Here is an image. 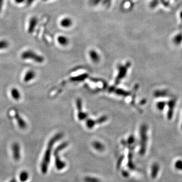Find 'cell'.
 <instances>
[{
  "label": "cell",
  "instance_id": "cell-1",
  "mask_svg": "<svg viewBox=\"0 0 182 182\" xmlns=\"http://www.w3.org/2000/svg\"><path fill=\"white\" fill-rule=\"evenodd\" d=\"M60 137V134L57 135L54 137H53V138H52L49 144H48V147L46 151V153H45V156H44L42 165V171L43 173H45L47 171V164H48V161H49L51 149L52 146L53 145L54 143H55V141L59 139Z\"/></svg>",
  "mask_w": 182,
  "mask_h": 182
},
{
  "label": "cell",
  "instance_id": "cell-2",
  "mask_svg": "<svg viewBox=\"0 0 182 182\" xmlns=\"http://www.w3.org/2000/svg\"><path fill=\"white\" fill-rule=\"evenodd\" d=\"M21 57L22 59L32 60L36 63H40L44 61V58L32 50L25 51L21 54Z\"/></svg>",
  "mask_w": 182,
  "mask_h": 182
},
{
  "label": "cell",
  "instance_id": "cell-3",
  "mask_svg": "<svg viewBox=\"0 0 182 182\" xmlns=\"http://www.w3.org/2000/svg\"><path fill=\"white\" fill-rule=\"evenodd\" d=\"M10 114L17 121L19 127L22 129H25L27 127V123L19 115V113L15 110H12L10 111Z\"/></svg>",
  "mask_w": 182,
  "mask_h": 182
},
{
  "label": "cell",
  "instance_id": "cell-4",
  "mask_svg": "<svg viewBox=\"0 0 182 182\" xmlns=\"http://www.w3.org/2000/svg\"><path fill=\"white\" fill-rule=\"evenodd\" d=\"M12 150L13 152V156L15 161H19L21 157L20 147L18 143H14L12 146Z\"/></svg>",
  "mask_w": 182,
  "mask_h": 182
},
{
  "label": "cell",
  "instance_id": "cell-5",
  "mask_svg": "<svg viewBox=\"0 0 182 182\" xmlns=\"http://www.w3.org/2000/svg\"><path fill=\"white\" fill-rule=\"evenodd\" d=\"M38 24V19L36 17H32L29 20L28 25V33H32L35 31Z\"/></svg>",
  "mask_w": 182,
  "mask_h": 182
},
{
  "label": "cell",
  "instance_id": "cell-6",
  "mask_svg": "<svg viewBox=\"0 0 182 182\" xmlns=\"http://www.w3.org/2000/svg\"><path fill=\"white\" fill-rule=\"evenodd\" d=\"M129 66V64L126 66H120L119 68V75L117 76V79L116 80V83L118 84L120 80H122L126 75L127 72V68Z\"/></svg>",
  "mask_w": 182,
  "mask_h": 182
},
{
  "label": "cell",
  "instance_id": "cell-7",
  "mask_svg": "<svg viewBox=\"0 0 182 182\" xmlns=\"http://www.w3.org/2000/svg\"><path fill=\"white\" fill-rule=\"evenodd\" d=\"M72 25H73V21L70 18L68 17L63 18L60 21V26L65 28H70Z\"/></svg>",
  "mask_w": 182,
  "mask_h": 182
},
{
  "label": "cell",
  "instance_id": "cell-8",
  "mask_svg": "<svg viewBox=\"0 0 182 182\" xmlns=\"http://www.w3.org/2000/svg\"><path fill=\"white\" fill-rule=\"evenodd\" d=\"M36 75V72L33 70H28L26 72L23 78V81L25 82H29L30 81L33 80Z\"/></svg>",
  "mask_w": 182,
  "mask_h": 182
},
{
  "label": "cell",
  "instance_id": "cell-9",
  "mask_svg": "<svg viewBox=\"0 0 182 182\" xmlns=\"http://www.w3.org/2000/svg\"><path fill=\"white\" fill-rule=\"evenodd\" d=\"M89 55H90V58L92 60L93 62L95 63H97L100 61V56L98 53L97 51H96L94 50H92L89 52Z\"/></svg>",
  "mask_w": 182,
  "mask_h": 182
},
{
  "label": "cell",
  "instance_id": "cell-10",
  "mask_svg": "<svg viewBox=\"0 0 182 182\" xmlns=\"http://www.w3.org/2000/svg\"><path fill=\"white\" fill-rule=\"evenodd\" d=\"M57 42L61 46H66L69 44V40L66 36L61 35L57 38Z\"/></svg>",
  "mask_w": 182,
  "mask_h": 182
},
{
  "label": "cell",
  "instance_id": "cell-11",
  "mask_svg": "<svg viewBox=\"0 0 182 182\" xmlns=\"http://www.w3.org/2000/svg\"><path fill=\"white\" fill-rule=\"evenodd\" d=\"M11 95L14 100H18L21 98V94L19 90L16 88H13L10 91Z\"/></svg>",
  "mask_w": 182,
  "mask_h": 182
},
{
  "label": "cell",
  "instance_id": "cell-12",
  "mask_svg": "<svg viewBox=\"0 0 182 182\" xmlns=\"http://www.w3.org/2000/svg\"><path fill=\"white\" fill-rule=\"evenodd\" d=\"M173 43L176 44V45L180 44L182 42V33L179 32L175 35V36H173Z\"/></svg>",
  "mask_w": 182,
  "mask_h": 182
},
{
  "label": "cell",
  "instance_id": "cell-13",
  "mask_svg": "<svg viewBox=\"0 0 182 182\" xmlns=\"http://www.w3.org/2000/svg\"><path fill=\"white\" fill-rule=\"evenodd\" d=\"M78 108L79 109V112H78V118L80 120H83L84 119H85L87 117V114H85V113L82 112V104H81V102L80 100H78Z\"/></svg>",
  "mask_w": 182,
  "mask_h": 182
},
{
  "label": "cell",
  "instance_id": "cell-14",
  "mask_svg": "<svg viewBox=\"0 0 182 182\" xmlns=\"http://www.w3.org/2000/svg\"><path fill=\"white\" fill-rule=\"evenodd\" d=\"M9 46V42L5 40H0V50L6 49Z\"/></svg>",
  "mask_w": 182,
  "mask_h": 182
},
{
  "label": "cell",
  "instance_id": "cell-15",
  "mask_svg": "<svg viewBox=\"0 0 182 182\" xmlns=\"http://www.w3.org/2000/svg\"><path fill=\"white\" fill-rule=\"evenodd\" d=\"M28 174L26 172H22L19 176L20 181L22 182H25L28 179Z\"/></svg>",
  "mask_w": 182,
  "mask_h": 182
},
{
  "label": "cell",
  "instance_id": "cell-16",
  "mask_svg": "<svg viewBox=\"0 0 182 182\" xmlns=\"http://www.w3.org/2000/svg\"><path fill=\"white\" fill-rule=\"evenodd\" d=\"M102 0H90L89 3L93 6H96L98 5Z\"/></svg>",
  "mask_w": 182,
  "mask_h": 182
},
{
  "label": "cell",
  "instance_id": "cell-17",
  "mask_svg": "<svg viewBox=\"0 0 182 182\" xmlns=\"http://www.w3.org/2000/svg\"><path fill=\"white\" fill-rule=\"evenodd\" d=\"M94 147L97 149H102L103 148V146L102 145L101 143L99 142H95L94 144Z\"/></svg>",
  "mask_w": 182,
  "mask_h": 182
},
{
  "label": "cell",
  "instance_id": "cell-18",
  "mask_svg": "<svg viewBox=\"0 0 182 182\" xmlns=\"http://www.w3.org/2000/svg\"><path fill=\"white\" fill-rule=\"evenodd\" d=\"M35 0H25V3L26 5L28 6H30L33 4V2L35 1Z\"/></svg>",
  "mask_w": 182,
  "mask_h": 182
},
{
  "label": "cell",
  "instance_id": "cell-19",
  "mask_svg": "<svg viewBox=\"0 0 182 182\" xmlns=\"http://www.w3.org/2000/svg\"><path fill=\"white\" fill-rule=\"evenodd\" d=\"M104 1V5H107V6H109V5H110L112 0H103Z\"/></svg>",
  "mask_w": 182,
  "mask_h": 182
},
{
  "label": "cell",
  "instance_id": "cell-20",
  "mask_svg": "<svg viewBox=\"0 0 182 182\" xmlns=\"http://www.w3.org/2000/svg\"><path fill=\"white\" fill-rule=\"evenodd\" d=\"M14 2L17 4H21L25 2V0H14Z\"/></svg>",
  "mask_w": 182,
  "mask_h": 182
},
{
  "label": "cell",
  "instance_id": "cell-21",
  "mask_svg": "<svg viewBox=\"0 0 182 182\" xmlns=\"http://www.w3.org/2000/svg\"><path fill=\"white\" fill-rule=\"evenodd\" d=\"M4 2V0H0V13L1 12L2 10Z\"/></svg>",
  "mask_w": 182,
  "mask_h": 182
},
{
  "label": "cell",
  "instance_id": "cell-22",
  "mask_svg": "<svg viewBox=\"0 0 182 182\" xmlns=\"http://www.w3.org/2000/svg\"><path fill=\"white\" fill-rule=\"evenodd\" d=\"M10 182H16V181H15L14 179H13L12 180V181Z\"/></svg>",
  "mask_w": 182,
  "mask_h": 182
},
{
  "label": "cell",
  "instance_id": "cell-23",
  "mask_svg": "<svg viewBox=\"0 0 182 182\" xmlns=\"http://www.w3.org/2000/svg\"><path fill=\"white\" fill-rule=\"evenodd\" d=\"M42 1L44 2H47L48 1H49V0H42Z\"/></svg>",
  "mask_w": 182,
  "mask_h": 182
}]
</instances>
